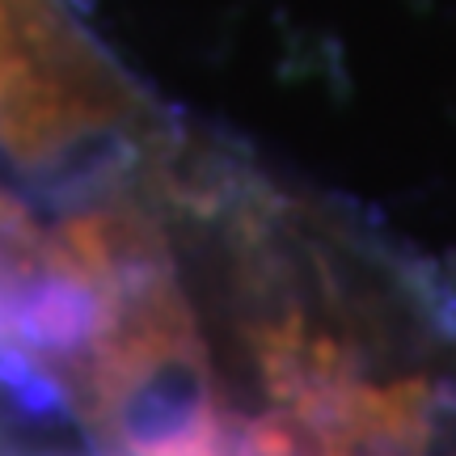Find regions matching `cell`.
Masks as SVG:
<instances>
[{
	"mask_svg": "<svg viewBox=\"0 0 456 456\" xmlns=\"http://www.w3.org/2000/svg\"><path fill=\"white\" fill-rule=\"evenodd\" d=\"M47 456H60V452H47Z\"/></svg>",
	"mask_w": 456,
	"mask_h": 456,
	"instance_id": "obj_3",
	"label": "cell"
},
{
	"mask_svg": "<svg viewBox=\"0 0 456 456\" xmlns=\"http://www.w3.org/2000/svg\"><path fill=\"white\" fill-rule=\"evenodd\" d=\"M152 135L135 89L60 0H0V148L13 161L72 203L131 178Z\"/></svg>",
	"mask_w": 456,
	"mask_h": 456,
	"instance_id": "obj_1",
	"label": "cell"
},
{
	"mask_svg": "<svg viewBox=\"0 0 456 456\" xmlns=\"http://www.w3.org/2000/svg\"><path fill=\"white\" fill-rule=\"evenodd\" d=\"M0 456H21V452H17L13 444H9V440H4V436H0Z\"/></svg>",
	"mask_w": 456,
	"mask_h": 456,
	"instance_id": "obj_2",
	"label": "cell"
}]
</instances>
